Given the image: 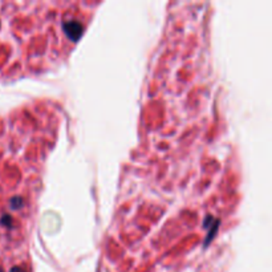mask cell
<instances>
[{
    "label": "cell",
    "mask_w": 272,
    "mask_h": 272,
    "mask_svg": "<svg viewBox=\"0 0 272 272\" xmlns=\"http://www.w3.org/2000/svg\"><path fill=\"white\" fill-rule=\"evenodd\" d=\"M9 272H25L23 269H20V267H13V269H11V271Z\"/></svg>",
    "instance_id": "3957f363"
},
{
    "label": "cell",
    "mask_w": 272,
    "mask_h": 272,
    "mask_svg": "<svg viewBox=\"0 0 272 272\" xmlns=\"http://www.w3.org/2000/svg\"><path fill=\"white\" fill-rule=\"evenodd\" d=\"M11 222L12 218L9 217V215H4V217H1V219H0V223L4 226H8V227H11Z\"/></svg>",
    "instance_id": "6da1fadb"
},
{
    "label": "cell",
    "mask_w": 272,
    "mask_h": 272,
    "mask_svg": "<svg viewBox=\"0 0 272 272\" xmlns=\"http://www.w3.org/2000/svg\"><path fill=\"white\" fill-rule=\"evenodd\" d=\"M20 206H21V198H12L11 199L12 209H19Z\"/></svg>",
    "instance_id": "7a4b0ae2"
},
{
    "label": "cell",
    "mask_w": 272,
    "mask_h": 272,
    "mask_svg": "<svg viewBox=\"0 0 272 272\" xmlns=\"http://www.w3.org/2000/svg\"><path fill=\"white\" fill-rule=\"evenodd\" d=\"M0 272H4V271H3V270H1V269H0Z\"/></svg>",
    "instance_id": "277c9868"
}]
</instances>
